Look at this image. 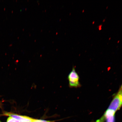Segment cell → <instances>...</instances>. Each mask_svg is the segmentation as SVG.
<instances>
[{"label":"cell","instance_id":"6da1fadb","mask_svg":"<svg viewBox=\"0 0 122 122\" xmlns=\"http://www.w3.org/2000/svg\"><path fill=\"white\" fill-rule=\"evenodd\" d=\"M122 105V94L119 92L112 100L108 109L116 111L120 109Z\"/></svg>","mask_w":122,"mask_h":122},{"label":"cell","instance_id":"7a4b0ae2","mask_svg":"<svg viewBox=\"0 0 122 122\" xmlns=\"http://www.w3.org/2000/svg\"><path fill=\"white\" fill-rule=\"evenodd\" d=\"M68 78L70 86L77 87L80 86L79 77L74 68L69 74Z\"/></svg>","mask_w":122,"mask_h":122},{"label":"cell","instance_id":"3957f363","mask_svg":"<svg viewBox=\"0 0 122 122\" xmlns=\"http://www.w3.org/2000/svg\"><path fill=\"white\" fill-rule=\"evenodd\" d=\"M4 114L22 122H33L34 119V118L27 116L19 115L11 113L6 112Z\"/></svg>","mask_w":122,"mask_h":122},{"label":"cell","instance_id":"277c9868","mask_svg":"<svg viewBox=\"0 0 122 122\" xmlns=\"http://www.w3.org/2000/svg\"><path fill=\"white\" fill-rule=\"evenodd\" d=\"M115 113L113 111L108 109L104 114L106 122H115Z\"/></svg>","mask_w":122,"mask_h":122},{"label":"cell","instance_id":"5b68a950","mask_svg":"<svg viewBox=\"0 0 122 122\" xmlns=\"http://www.w3.org/2000/svg\"><path fill=\"white\" fill-rule=\"evenodd\" d=\"M7 122H22L19 121L11 117H9L8 118Z\"/></svg>","mask_w":122,"mask_h":122},{"label":"cell","instance_id":"8992f818","mask_svg":"<svg viewBox=\"0 0 122 122\" xmlns=\"http://www.w3.org/2000/svg\"><path fill=\"white\" fill-rule=\"evenodd\" d=\"M54 121H47V120L36 119H34L33 122H54Z\"/></svg>","mask_w":122,"mask_h":122},{"label":"cell","instance_id":"52a82bcc","mask_svg":"<svg viewBox=\"0 0 122 122\" xmlns=\"http://www.w3.org/2000/svg\"><path fill=\"white\" fill-rule=\"evenodd\" d=\"M106 118L104 115L102 117H101L99 119L97 120L96 122H104Z\"/></svg>","mask_w":122,"mask_h":122},{"label":"cell","instance_id":"ba28073f","mask_svg":"<svg viewBox=\"0 0 122 122\" xmlns=\"http://www.w3.org/2000/svg\"><path fill=\"white\" fill-rule=\"evenodd\" d=\"M119 92H122V85L121 87V88H120V91Z\"/></svg>","mask_w":122,"mask_h":122},{"label":"cell","instance_id":"9c48e42d","mask_svg":"<svg viewBox=\"0 0 122 122\" xmlns=\"http://www.w3.org/2000/svg\"><path fill=\"white\" fill-rule=\"evenodd\" d=\"M0 122H1L0 121Z\"/></svg>","mask_w":122,"mask_h":122},{"label":"cell","instance_id":"30bf717a","mask_svg":"<svg viewBox=\"0 0 122 122\" xmlns=\"http://www.w3.org/2000/svg\"></svg>","mask_w":122,"mask_h":122}]
</instances>
